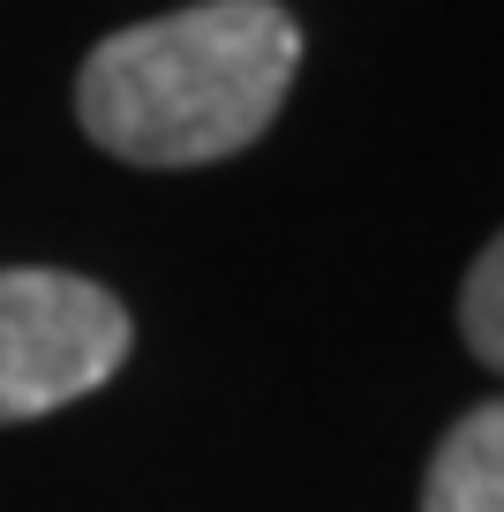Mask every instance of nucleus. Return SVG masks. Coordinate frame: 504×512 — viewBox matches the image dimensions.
<instances>
[{
	"label": "nucleus",
	"instance_id": "obj_1",
	"mask_svg": "<svg viewBox=\"0 0 504 512\" xmlns=\"http://www.w3.org/2000/svg\"><path fill=\"white\" fill-rule=\"evenodd\" d=\"M301 23L279 0H204L128 23L83 61V136L128 166H211L279 121Z\"/></svg>",
	"mask_w": 504,
	"mask_h": 512
},
{
	"label": "nucleus",
	"instance_id": "obj_2",
	"mask_svg": "<svg viewBox=\"0 0 504 512\" xmlns=\"http://www.w3.org/2000/svg\"><path fill=\"white\" fill-rule=\"evenodd\" d=\"M128 339L136 324L98 279L38 264L0 272V422H38L98 392L128 362Z\"/></svg>",
	"mask_w": 504,
	"mask_h": 512
},
{
	"label": "nucleus",
	"instance_id": "obj_4",
	"mask_svg": "<svg viewBox=\"0 0 504 512\" xmlns=\"http://www.w3.org/2000/svg\"><path fill=\"white\" fill-rule=\"evenodd\" d=\"M459 332H467L474 362H489L504 377V234L474 256L467 287H459Z\"/></svg>",
	"mask_w": 504,
	"mask_h": 512
},
{
	"label": "nucleus",
	"instance_id": "obj_3",
	"mask_svg": "<svg viewBox=\"0 0 504 512\" xmlns=\"http://www.w3.org/2000/svg\"><path fill=\"white\" fill-rule=\"evenodd\" d=\"M422 512H504V400L467 407L444 430L422 482Z\"/></svg>",
	"mask_w": 504,
	"mask_h": 512
}]
</instances>
